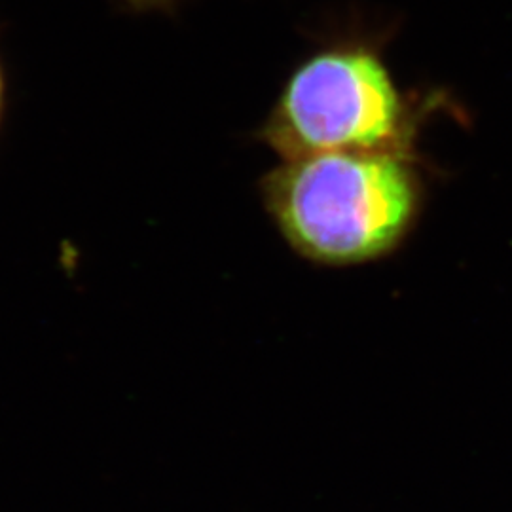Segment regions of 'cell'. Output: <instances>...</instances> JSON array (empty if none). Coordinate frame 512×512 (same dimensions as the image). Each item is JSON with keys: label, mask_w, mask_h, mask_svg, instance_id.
Here are the masks:
<instances>
[{"label": "cell", "mask_w": 512, "mask_h": 512, "mask_svg": "<svg viewBox=\"0 0 512 512\" xmlns=\"http://www.w3.org/2000/svg\"><path fill=\"white\" fill-rule=\"evenodd\" d=\"M401 101L384 65L361 50H336L302 65L262 137L283 160L329 152L391 150Z\"/></svg>", "instance_id": "obj_2"}, {"label": "cell", "mask_w": 512, "mask_h": 512, "mask_svg": "<svg viewBox=\"0 0 512 512\" xmlns=\"http://www.w3.org/2000/svg\"><path fill=\"white\" fill-rule=\"evenodd\" d=\"M137 2H154V0H137Z\"/></svg>", "instance_id": "obj_4"}, {"label": "cell", "mask_w": 512, "mask_h": 512, "mask_svg": "<svg viewBox=\"0 0 512 512\" xmlns=\"http://www.w3.org/2000/svg\"><path fill=\"white\" fill-rule=\"evenodd\" d=\"M262 188L296 253L327 266L389 255L412 228L420 203L412 167L393 150L285 160Z\"/></svg>", "instance_id": "obj_1"}, {"label": "cell", "mask_w": 512, "mask_h": 512, "mask_svg": "<svg viewBox=\"0 0 512 512\" xmlns=\"http://www.w3.org/2000/svg\"><path fill=\"white\" fill-rule=\"evenodd\" d=\"M0 109H2V76H0Z\"/></svg>", "instance_id": "obj_3"}]
</instances>
